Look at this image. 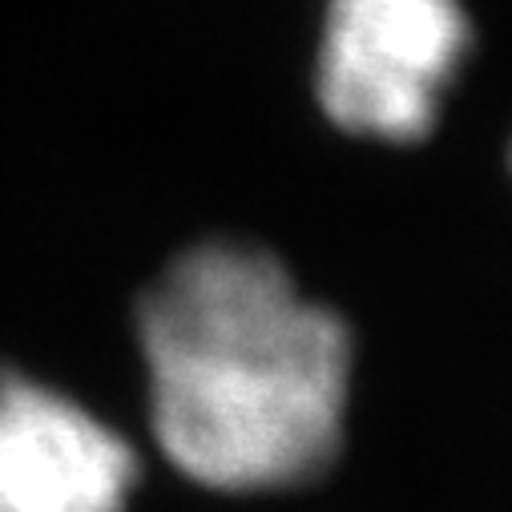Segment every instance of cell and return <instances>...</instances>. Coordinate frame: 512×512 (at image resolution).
<instances>
[{
  "instance_id": "6da1fadb",
  "label": "cell",
  "mask_w": 512,
  "mask_h": 512,
  "mask_svg": "<svg viewBox=\"0 0 512 512\" xmlns=\"http://www.w3.org/2000/svg\"><path fill=\"white\" fill-rule=\"evenodd\" d=\"M166 460L218 492L323 476L343 444L351 331L303 299L275 254L206 242L150 287L138 315Z\"/></svg>"
},
{
  "instance_id": "7a4b0ae2",
  "label": "cell",
  "mask_w": 512,
  "mask_h": 512,
  "mask_svg": "<svg viewBox=\"0 0 512 512\" xmlns=\"http://www.w3.org/2000/svg\"><path fill=\"white\" fill-rule=\"evenodd\" d=\"M472 45L460 0H327L319 101L363 138H424Z\"/></svg>"
},
{
  "instance_id": "3957f363",
  "label": "cell",
  "mask_w": 512,
  "mask_h": 512,
  "mask_svg": "<svg viewBox=\"0 0 512 512\" xmlns=\"http://www.w3.org/2000/svg\"><path fill=\"white\" fill-rule=\"evenodd\" d=\"M138 456L77 400L0 371V512H125Z\"/></svg>"
}]
</instances>
